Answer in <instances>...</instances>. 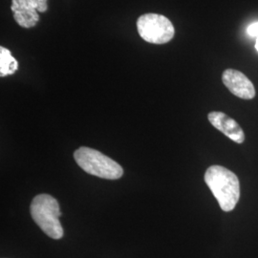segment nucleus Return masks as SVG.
Returning <instances> with one entry per match:
<instances>
[{
    "label": "nucleus",
    "mask_w": 258,
    "mask_h": 258,
    "mask_svg": "<svg viewBox=\"0 0 258 258\" xmlns=\"http://www.w3.org/2000/svg\"><path fill=\"white\" fill-rule=\"evenodd\" d=\"M205 182L212 190L224 212L234 210L240 198V183L237 176L221 166H210L205 173Z\"/></svg>",
    "instance_id": "1"
},
{
    "label": "nucleus",
    "mask_w": 258,
    "mask_h": 258,
    "mask_svg": "<svg viewBox=\"0 0 258 258\" xmlns=\"http://www.w3.org/2000/svg\"><path fill=\"white\" fill-rule=\"evenodd\" d=\"M33 220L45 234L53 239L63 236V229L59 222L61 212L58 202L49 194L37 195L30 207Z\"/></svg>",
    "instance_id": "2"
},
{
    "label": "nucleus",
    "mask_w": 258,
    "mask_h": 258,
    "mask_svg": "<svg viewBox=\"0 0 258 258\" xmlns=\"http://www.w3.org/2000/svg\"><path fill=\"white\" fill-rule=\"evenodd\" d=\"M74 158L77 164L91 175L117 180L123 174L122 167L117 162L96 149L82 147L75 151Z\"/></svg>",
    "instance_id": "3"
},
{
    "label": "nucleus",
    "mask_w": 258,
    "mask_h": 258,
    "mask_svg": "<svg viewBox=\"0 0 258 258\" xmlns=\"http://www.w3.org/2000/svg\"><path fill=\"white\" fill-rule=\"evenodd\" d=\"M139 35L144 40L152 44L169 42L175 34L172 22L163 15L145 14L137 20Z\"/></svg>",
    "instance_id": "4"
},
{
    "label": "nucleus",
    "mask_w": 258,
    "mask_h": 258,
    "mask_svg": "<svg viewBox=\"0 0 258 258\" xmlns=\"http://www.w3.org/2000/svg\"><path fill=\"white\" fill-rule=\"evenodd\" d=\"M11 10L20 27H35L39 20V13L48 10V0H12Z\"/></svg>",
    "instance_id": "5"
},
{
    "label": "nucleus",
    "mask_w": 258,
    "mask_h": 258,
    "mask_svg": "<svg viewBox=\"0 0 258 258\" xmlns=\"http://www.w3.org/2000/svg\"><path fill=\"white\" fill-rule=\"evenodd\" d=\"M222 81L231 94L243 100H251L255 97V88L249 79L234 69H227L223 72Z\"/></svg>",
    "instance_id": "6"
},
{
    "label": "nucleus",
    "mask_w": 258,
    "mask_h": 258,
    "mask_svg": "<svg viewBox=\"0 0 258 258\" xmlns=\"http://www.w3.org/2000/svg\"><path fill=\"white\" fill-rule=\"evenodd\" d=\"M210 122L216 129L221 131L224 135H226L231 141L242 144L245 141V134L243 129L240 127L239 124L229 117L227 114L219 112V111H213L211 112L208 116Z\"/></svg>",
    "instance_id": "7"
},
{
    "label": "nucleus",
    "mask_w": 258,
    "mask_h": 258,
    "mask_svg": "<svg viewBox=\"0 0 258 258\" xmlns=\"http://www.w3.org/2000/svg\"><path fill=\"white\" fill-rule=\"evenodd\" d=\"M19 69L18 60L5 47H0V76L6 77L15 74Z\"/></svg>",
    "instance_id": "8"
},
{
    "label": "nucleus",
    "mask_w": 258,
    "mask_h": 258,
    "mask_svg": "<svg viewBox=\"0 0 258 258\" xmlns=\"http://www.w3.org/2000/svg\"><path fill=\"white\" fill-rule=\"evenodd\" d=\"M247 32L250 37H258V21L250 24L248 27Z\"/></svg>",
    "instance_id": "9"
},
{
    "label": "nucleus",
    "mask_w": 258,
    "mask_h": 258,
    "mask_svg": "<svg viewBox=\"0 0 258 258\" xmlns=\"http://www.w3.org/2000/svg\"><path fill=\"white\" fill-rule=\"evenodd\" d=\"M255 49L258 51V37L257 39H256V42H255Z\"/></svg>",
    "instance_id": "10"
}]
</instances>
